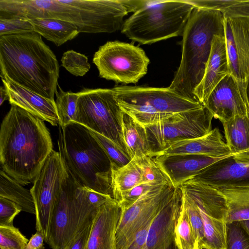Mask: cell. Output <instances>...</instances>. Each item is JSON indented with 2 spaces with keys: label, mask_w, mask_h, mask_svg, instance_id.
I'll return each mask as SVG.
<instances>
[{
  "label": "cell",
  "mask_w": 249,
  "mask_h": 249,
  "mask_svg": "<svg viewBox=\"0 0 249 249\" xmlns=\"http://www.w3.org/2000/svg\"><path fill=\"white\" fill-rule=\"evenodd\" d=\"M44 121L12 105L1 124V169L23 186L34 182L53 150Z\"/></svg>",
  "instance_id": "obj_1"
},
{
  "label": "cell",
  "mask_w": 249,
  "mask_h": 249,
  "mask_svg": "<svg viewBox=\"0 0 249 249\" xmlns=\"http://www.w3.org/2000/svg\"><path fill=\"white\" fill-rule=\"evenodd\" d=\"M0 77L54 100L59 65L35 32L0 36Z\"/></svg>",
  "instance_id": "obj_2"
},
{
  "label": "cell",
  "mask_w": 249,
  "mask_h": 249,
  "mask_svg": "<svg viewBox=\"0 0 249 249\" xmlns=\"http://www.w3.org/2000/svg\"><path fill=\"white\" fill-rule=\"evenodd\" d=\"M57 144L67 170L78 185L113 198L110 160L87 127L76 123L59 125Z\"/></svg>",
  "instance_id": "obj_3"
},
{
  "label": "cell",
  "mask_w": 249,
  "mask_h": 249,
  "mask_svg": "<svg viewBox=\"0 0 249 249\" xmlns=\"http://www.w3.org/2000/svg\"><path fill=\"white\" fill-rule=\"evenodd\" d=\"M216 35H224L223 13L195 7L182 36L181 59L170 89L196 100L194 92L203 78Z\"/></svg>",
  "instance_id": "obj_4"
},
{
  "label": "cell",
  "mask_w": 249,
  "mask_h": 249,
  "mask_svg": "<svg viewBox=\"0 0 249 249\" xmlns=\"http://www.w3.org/2000/svg\"><path fill=\"white\" fill-rule=\"evenodd\" d=\"M194 8L188 0H144L124 21L121 31L130 39L142 44L182 36Z\"/></svg>",
  "instance_id": "obj_5"
},
{
  "label": "cell",
  "mask_w": 249,
  "mask_h": 249,
  "mask_svg": "<svg viewBox=\"0 0 249 249\" xmlns=\"http://www.w3.org/2000/svg\"><path fill=\"white\" fill-rule=\"evenodd\" d=\"M113 89L122 111L144 127L160 123L175 113L203 107L198 101L168 87L123 86Z\"/></svg>",
  "instance_id": "obj_6"
},
{
  "label": "cell",
  "mask_w": 249,
  "mask_h": 249,
  "mask_svg": "<svg viewBox=\"0 0 249 249\" xmlns=\"http://www.w3.org/2000/svg\"><path fill=\"white\" fill-rule=\"evenodd\" d=\"M78 94L75 123L103 135L125 150L121 140L123 111L113 88H86Z\"/></svg>",
  "instance_id": "obj_7"
},
{
  "label": "cell",
  "mask_w": 249,
  "mask_h": 249,
  "mask_svg": "<svg viewBox=\"0 0 249 249\" xmlns=\"http://www.w3.org/2000/svg\"><path fill=\"white\" fill-rule=\"evenodd\" d=\"M92 61L100 77L124 84L137 83L146 74L150 63L142 48L118 41L100 46Z\"/></svg>",
  "instance_id": "obj_8"
},
{
  "label": "cell",
  "mask_w": 249,
  "mask_h": 249,
  "mask_svg": "<svg viewBox=\"0 0 249 249\" xmlns=\"http://www.w3.org/2000/svg\"><path fill=\"white\" fill-rule=\"evenodd\" d=\"M213 116L204 106L175 113L156 124L145 127L151 157L180 141L203 136L212 130Z\"/></svg>",
  "instance_id": "obj_9"
},
{
  "label": "cell",
  "mask_w": 249,
  "mask_h": 249,
  "mask_svg": "<svg viewBox=\"0 0 249 249\" xmlns=\"http://www.w3.org/2000/svg\"><path fill=\"white\" fill-rule=\"evenodd\" d=\"M176 188L169 182L153 188L130 206L121 208L116 234V249H127L141 229L167 204Z\"/></svg>",
  "instance_id": "obj_10"
},
{
  "label": "cell",
  "mask_w": 249,
  "mask_h": 249,
  "mask_svg": "<svg viewBox=\"0 0 249 249\" xmlns=\"http://www.w3.org/2000/svg\"><path fill=\"white\" fill-rule=\"evenodd\" d=\"M63 167L60 153L53 150L30 189L36 207V230L42 233L46 243L52 213L60 191Z\"/></svg>",
  "instance_id": "obj_11"
},
{
  "label": "cell",
  "mask_w": 249,
  "mask_h": 249,
  "mask_svg": "<svg viewBox=\"0 0 249 249\" xmlns=\"http://www.w3.org/2000/svg\"><path fill=\"white\" fill-rule=\"evenodd\" d=\"M78 185L63 162L60 191L52 213L47 242L52 249H65L76 234Z\"/></svg>",
  "instance_id": "obj_12"
},
{
  "label": "cell",
  "mask_w": 249,
  "mask_h": 249,
  "mask_svg": "<svg viewBox=\"0 0 249 249\" xmlns=\"http://www.w3.org/2000/svg\"><path fill=\"white\" fill-rule=\"evenodd\" d=\"M248 84L229 74L214 89L203 106L222 123L245 115L249 113Z\"/></svg>",
  "instance_id": "obj_13"
},
{
  "label": "cell",
  "mask_w": 249,
  "mask_h": 249,
  "mask_svg": "<svg viewBox=\"0 0 249 249\" xmlns=\"http://www.w3.org/2000/svg\"><path fill=\"white\" fill-rule=\"evenodd\" d=\"M230 74L249 81V17L224 16Z\"/></svg>",
  "instance_id": "obj_14"
},
{
  "label": "cell",
  "mask_w": 249,
  "mask_h": 249,
  "mask_svg": "<svg viewBox=\"0 0 249 249\" xmlns=\"http://www.w3.org/2000/svg\"><path fill=\"white\" fill-rule=\"evenodd\" d=\"M190 180L214 187L249 186V150L221 159Z\"/></svg>",
  "instance_id": "obj_15"
},
{
  "label": "cell",
  "mask_w": 249,
  "mask_h": 249,
  "mask_svg": "<svg viewBox=\"0 0 249 249\" xmlns=\"http://www.w3.org/2000/svg\"><path fill=\"white\" fill-rule=\"evenodd\" d=\"M153 157L175 188L192 179L206 168L223 158L194 154L160 155Z\"/></svg>",
  "instance_id": "obj_16"
},
{
  "label": "cell",
  "mask_w": 249,
  "mask_h": 249,
  "mask_svg": "<svg viewBox=\"0 0 249 249\" xmlns=\"http://www.w3.org/2000/svg\"><path fill=\"white\" fill-rule=\"evenodd\" d=\"M179 187L167 204L153 219L149 228L145 249H170L175 242V231L181 208Z\"/></svg>",
  "instance_id": "obj_17"
},
{
  "label": "cell",
  "mask_w": 249,
  "mask_h": 249,
  "mask_svg": "<svg viewBox=\"0 0 249 249\" xmlns=\"http://www.w3.org/2000/svg\"><path fill=\"white\" fill-rule=\"evenodd\" d=\"M230 74L224 35H216L212 40L211 52L204 74L194 94L203 106L218 84Z\"/></svg>",
  "instance_id": "obj_18"
},
{
  "label": "cell",
  "mask_w": 249,
  "mask_h": 249,
  "mask_svg": "<svg viewBox=\"0 0 249 249\" xmlns=\"http://www.w3.org/2000/svg\"><path fill=\"white\" fill-rule=\"evenodd\" d=\"M121 213L118 202L113 198L100 207L92 224L87 249H116V234Z\"/></svg>",
  "instance_id": "obj_19"
},
{
  "label": "cell",
  "mask_w": 249,
  "mask_h": 249,
  "mask_svg": "<svg viewBox=\"0 0 249 249\" xmlns=\"http://www.w3.org/2000/svg\"><path fill=\"white\" fill-rule=\"evenodd\" d=\"M7 90L9 102L53 126L59 125L54 100L45 98L7 79L1 78Z\"/></svg>",
  "instance_id": "obj_20"
},
{
  "label": "cell",
  "mask_w": 249,
  "mask_h": 249,
  "mask_svg": "<svg viewBox=\"0 0 249 249\" xmlns=\"http://www.w3.org/2000/svg\"><path fill=\"white\" fill-rule=\"evenodd\" d=\"M175 154H194L222 158L233 154L224 141L219 128L215 127L203 136L175 142L156 156Z\"/></svg>",
  "instance_id": "obj_21"
},
{
  "label": "cell",
  "mask_w": 249,
  "mask_h": 249,
  "mask_svg": "<svg viewBox=\"0 0 249 249\" xmlns=\"http://www.w3.org/2000/svg\"><path fill=\"white\" fill-rule=\"evenodd\" d=\"M36 18H52L64 20L75 25L83 33L84 23L78 7L73 0H36L34 5Z\"/></svg>",
  "instance_id": "obj_22"
},
{
  "label": "cell",
  "mask_w": 249,
  "mask_h": 249,
  "mask_svg": "<svg viewBox=\"0 0 249 249\" xmlns=\"http://www.w3.org/2000/svg\"><path fill=\"white\" fill-rule=\"evenodd\" d=\"M111 198L109 196L78 185L75 195L76 234L92 224L100 207Z\"/></svg>",
  "instance_id": "obj_23"
},
{
  "label": "cell",
  "mask_w": 249,
  "mask_h": 249,
  "mask_svg": "<svg viewBox=\"0 0 249 249\" xmlns=\"http://www.w3.org/2000/svg\"><path fill=\"white\" fill-rule=\"evenodd\" d=\"M121 140L127 154L132 159L135 156H151L145 127L123 112Z\"/></svg>",
  "instance_id": "obj_24"
},
{
  "label": "cell",
  "mask_w": 249,
  "mask_h": 249,
  "mask_svg": "<svg viewBox=\"0 0 249 249\" xmlns=\"http://www.w3.org/2000/svg\"><path fill=\"white\" fill-rule=\"evenodd\" d=\"M29 20L33 26L34 32L57 46L74 38L79 34L75 25L64 20L52 18H35Z\"/></svg>",
  "instance_id": "obj_25"
},
{
  "label": "cell",
  "mask_w": 249,
  "mask_h": 249,
  "mask_svg": "<svg viewBox=\"0 0 249 249\" xmlns=\"http://www.w3.org/2000/svg\"><path fill=\"white\" fill-rule=\"evenodd\" d=\"M111 176L113 198L118 202L125 192L143 183L142 170L134 158L121 167L111 169Z\"/></svg>",
  "instance_id": "obj_26"
},
{
  "label": "cell",
  "mask_w": 249,
  "mask_h": 249,
  "mask_svg": "<svg viewBox=\"0 0 249 249\" xmlns=\"http://www.w3.org/2000/svg\"><path fill=\"white\" fill-rule=\"evenodd\" d=\"M226 200L227 224L249 220V186L216 187Z\"/></svg>",
  "instance_id": "obj_27"
},
{
  "label": "cell",
  "mask_w": 249,
  "mask_h": 249,
  "mask_svg": "<svg viewBox=\"0 0 249 249\" xmlns=\"http://www.w3.org/2000/svg\"><path fill=\"white\" fill-rule=\"evenodd\" d=\"M222 124L226 142L232 154L249 150V113Z\"/></svg>",
  "instance_id": "obj_28"
},
{
  "label": "cell",
  "mask_w": 249,
  "mask_h": 249,
  "mask_svg": "<svg viewBox=\"0 0 249 249\" xmlns=\"http://www.w3.org/2000/svg\"><path fill=\"white\" fill-rule=\"evenodd\" d=\"M0 196L14 202L23 211L36 214V207L31 190L23 187L1 169L0 172Z\"/></svg>",
  "instance_id": "obj_29"
},
{
  "label": "cell",
  "mask_w": 249,
  "mask_h": 249,
  "mask_svg": "<svg viewBox=\"0 0 249 249\" xmlns=\"http://www.w3.org/2000/svg\"><path fill=\"white\" fill-rule=\"evenodd\" d=\"M198 209L203 224L202 249H227V222L212 217Z\"/></svg>",
  "instance_id": "obj_30"
},
{
  "label": "cell",
  "mask_w": 249,
  "mask_h": 249,
  "mask_svg": "<svg viewBox=\"0 0 249 249\" xmlns=\"http://www.w3.org/2000/svg\"><path fill=\"white\" fill-rule=\"evenodd\" d=\"M59 89L55 93V101L59 119V125L65 126L71 123H75L78 92L71 91H64L58 85Z\"/></svg>",
  "instance_id": "obj_31"
},
{
  "label": "cell",
  "mask_w": 249,
  "mask_h": 249,
  "mask_svg": "<svg viewBox=\"0 0 249 249\" xmlns=\"http://www.w3.org/2000/svg\"><path fill=\"white\" fill-rule=\"evenodd\" d=\"M175 243L178 249H200L188 215L182 205L175 228Z\"/></svg>",
  "instance_id": "obj_32"
},
{
  "label": "cell",
  "mask_w": 249,
  "mask_h": 249,
  "mask_svg": "<svg viewBox=\"0 0 249 249\" xmlns=\"http://www.w3.org/2000/svg\"><path fill=\"white\" fill-rule=\"evenodd\" d=\"M89 130L107 156L111 169L121 167L132 160L126 151L116 143L101 134Z\"/></svg>",
  "instance_id": "obj_33"
},
{
  "label": "cell",
  "mask_w": 249,
  "mask_h": 249,
  "mask_svg": "<svg viewBox=\"0 0 249 249\" xmlns=\"http://www.w3.org/2000/svg\"><path fill=\"white\" fill-rule=\"evenodd\" d=\"M181 191L182 207L186 211L195 237L200 249H202L204 229L202 220L198 208L194 200L185 193Z\"/></svg>",
  "instance_id": "obj_34"
},
{
  "label": "cell",
  "mask_w": 249,
  "mask_h": 249,
  "mask_svg": "<svg viewBox=\"0 0 249 249\" xmlns=\"http://www.w3.org/2000/svg\"><path fill=\"white\" fill-rule=\"evenodd\" d=\"M62 66L70 73L76 76H83L89 70L90 65L84 54L73 50L65 52L61 59Z\"/></svg>",
  "instance_id": "obj_35"
},
{
  "label": "cell",
  "mask_w": 249,
  "mask_h": 249,
  "mask_svg": "<svg viewBox=\"0 0 249 249\" xmlns=\"http://www.w3.org/2000/svg\"><path fill=\"white\" fill-rule=\"evenodd\" d=\"M133 158L142 170L143 183L169 182L157 165L153 157L141 155L135 156Z\"/></svg>",
  "instance_id": "obj_36"
},
{
  "label": "cell",
  "mask_w": 249,
  "mask_h": 249,
  "mask_svg": "<svg viewBox=\"0 0 249 249\" xmlns=\"http://www.w3.org/2000/svg\"><path fill=\"white\" fill-rule=\"evenodd\" d=\"M28 241L14 226L0 227V249H25Z\"/></svg>",
  "instance_id": "obj_37"
},
{
  "label": "cell",
  "mask_w": 249,
  "mask_h": 249,
  "mask_svg": "<svg viewBox=\"0 0 249 249\" xmlns=\"http://www.w3.org/2000/svg\"><path fill=\"white\" fill-rule=\"evenodd\" d=\"M227 249H249V235L239 221L227 224Z\"/></svg>",
  "instance_id": "obj_38"
},
{
  "label": "cell",
  "mask_w": 249,
  "mask_h": 249,
  "mask_svg": "<svg viewBox=\"0 0 249 249\" xmlns=\"http://www.w3.org/2000/svg\"><path fill=\"white\" fill-rule=\"evenodd\" d=\"M34 32L29 20L18 17H0V36Z\"/></svg>",
  "instance_id": "obj_39"
},
{
  "label": "cell",
  "mask_w": 249,
  "mask_h": 249,
  "mask_svg": "<svg viewBox=\"0 0 249 249\" xmlns=\"http://www.w3.org/2000/svg\"><path fill=\"white\" fill-rule=\"evenodd\" d=\"M21 211L14 202L0 196V227L14 226V219Z\"/></svg>",
  "instance_id": "obj_40"
},
{
  "label": "cell",
  "mask_w": 249,
  "mask_h": 249,
  "mask_svg": "<svg viewBox=\"0 0 249 249\" xmlns=\"http://www.w3.org/2000/svg\"><path fill=\"white\" fill-rule=\"evenodd\" d=\"M166 182L143 183L125 192L118 202L121 208L127 207L135 202L141 196L154 187Z\"/></svg>",
  "instance_id": "obj_41"
},
{
  "label": "cell",
  "mask_w": 249,
  "mask_h": 249,
  "mask_svg": "<svg viewBox=\"0 0 249 249\" xmlns=\"http://www.w3.org/2000/svg\"><path fill=\"white\" fill-rule=\"evenodd\" d=\"M195 7L219 11L223 13L240 0H188Z\"/></svg>",
  "instance_id": "obj_42"
},
{
  "label": "cell",
  "mask_w": 249,
  "mask_h": 249,
  "mask_svg": "<svg viewBox=\"0 0 249 249\" xmlns=\"http://www.w3.org/2000/svg\"><path fill=\"white\" fill-rule=\"evenodd\" d=\"M92 224L77 233L65 249H87Z\"/></svg>",
  "instance_id": "obj_43"
},
{
  "label": "cell",
  "mask_w": 249,
  "mask_h": 249,
  "mask_svg": "<svg viewBox=\"0 0 249 249\" xmlns=\"http://www.w3.org/2000/svg\"><path fill=\"white\" fill-rule=\"evenodd\" d=\"M223 14L225 17H249V0H240L239 3L231 6Z\"/></svg>",
  "instance_id": "obj_44"
},
{
  "label": "cell",
  "mask_w": 249,
  "mask_h": 249,
  "mask_svg": "<svg viewBox=\"0 0 249 249\" xmlns=\"http://www.w3.org/2000/svg\"><path fill=\"white\" fill-rule=\"evenodd\" d=\"M152 220L153 219L149 221L141 229L134 241L127 249H145L147 233Z\"/></svg>",
  "instance_id": "obj_45"
},
{
  "label": "cell",
  "mask_w": 249,
  "mask_h": 249,
  "mask_svg": "<svg viewBox=\"0 0 249 249\" xmlns=\"http://www.w3.org/2000/svg\"><path fill=\"white\" fill-rule=\"evenodd\" d=\"M45 239L41 232L36 231L29 240L25 249H45Z\"/></svg>",
  "instance_id": "obj_46"
},
{
  "label": "cell",
  "mask_w": 249,
  "mask_h": 249,
  "mask_svg": "<svg viewBox=\"0 0 249 249\" xmlns=\"http://www.w3.org/2000/svg\"><path fill=\"white\" fill-rule=\"evenodd\" d=\"M9 101V95L6 88L1 86L0 88V105L1 106L3 103L6 101Z\"/></svg>",
  "instance_id": "obj_47"
},
{
  "label": "cell",
  "mask_w": 249,
  "mask_h": 249,
  "mask_svg": "<svg viewBox=\"0 0 249 249\" xmlns=\"http://www.w3.org/2000/svg\"><path fill=\"white\" fill-rule=\"evenodd\" d=\"M239 222H240L241 226L243 227V228L249 235V220H244Z\"/></svg>",
  "instance_id": "obj_48"
}]
</instances>
